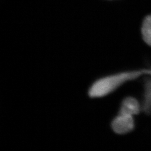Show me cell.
Instances as JSON below:
<instances>
[{"mask_svg": "<svg viewBox=\"0 0 151 151\" xmlns=\"http://www.w3.org/2000/svg\"><path fill=\"white\" fill-rule=\"evenodd\" d=\"M143 74H151V70L127 71L104 77L97 80L91 86L88 91V95L92 98L107 96L126 82L137 78Z\"/></svg>", "mask_w": 151, "mask_h": 151, "instance_id": "cell-1", "label": "cell"}, {"mask_svg": "<svg viewBox=\"0 0 151 151\" xmlns=\"http://www.w3.org/2000/svg\"><path fill=\"white\" fill-rule=\"evenodd\" d=\"M134 120L133 116L120 114L113 120L111 128L118 134H125L134 129Z\"/></svg>", "mask_w": 151, "mask_h": 151, "instance_id": "cell-2", "label": "cell"}, {"mask_svg": "<svg viewBox=\"0 0 151 151\" xmlns=\"http://www.w3.org/2000/svg\"><path fill=\"white\" fill-rule=\"evenodd\" d=\"M141 109L138 101L133 97H127L122 102L120 109V114L134 116L138 114Z\"/></svg>", "mask_w": 151, "mask_h": 151, "instance_id": "cell-3", "label": "cell"}, {"mask_svg": "<svg viewBox=\"0 0 151 151\" xmlns=\"http://www.w3.org/2000/svg\"><path fill=\"white\" fill-rule=\"evenodd\" d=\"M143 109L146 113H151V77L145 81Z\"/></svg>", "mask_w": 151, "mask_h": 151, "instance_id": "cell-4", "label": "cell"}, {"mask_svg": "<svg viewBox=\"0 0 151 151\" xmlns=\"http://www.w3.org/2000/svg\"><path fill=\"white\" fill-rule=\"evenodd\" d=\"M142 33L144 41L151 46V15L145 19L143 23Z\"/></svg>", "mask_w": 151, "mask_h": 151, "instance_id": "cell-5", "label": "cell"}]
</instances>
